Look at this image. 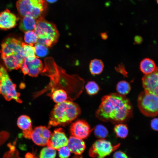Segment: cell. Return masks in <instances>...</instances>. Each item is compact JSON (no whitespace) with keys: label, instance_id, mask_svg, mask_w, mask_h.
<instances>
[{"label":"cell","instance_id":"1","mask_svg":"<svg viewBox=\"0 0 158 158\" xmlns=\"http://www.w3.org/2000/svg\"><path fill=\"white\" fill-rule=\"evenodd\" d=\"M133 112L131 104L125 95L112 93L102 97L95 115L102 121L116 124L128 121Z\"/></svg>","mask_w":158,"mask_h":158},{"label":"cell","instance_id":"2","mask_svg":"<svg viewBox=\"0 0 158 158\" xmlns=\"http://www.w3.org/2000/svg\"><path fill=\"white\" fill-rule=\"evenodd\" d=\"M80 113L79 106L71 101L67 100L57 103L50 114L49 126H65L75 119Z\"/></svg>","mask_w":158,"mask_h":158},{"label":"cell","instance_id":"3","mask_svg":"<svg viewBox=\"0 0 158 158\" xmlns=\"http://www.w3.org/2000/svg\"><path fill=\"white\" fill-rule=\"evenodd\" d=\"M38 37L37 43L51 47L57 42L59 34L56 25L43 17L38 19L34 30Z\"/></svg>","mask_w":158,"mask_h":158},{"label":"cell","instance_id":"4","mask_svg":"<svg viewBox=\"0 0 158 158\" xmlns=\"http://www.w3.org/2000/svg\"><path fill=\"white\" fill-rule=\"evenodd\" d=\"M16 6L20 17L29 16L37 20L43 17L47 8L45 0H18Z\"/></svg>","mask_w":158,"mask_h":158},{"label":"cell","instance_id":"5","mask_svg":"<svg viewBox=\"0 0 158 158\" xmlns=\"http://www.w3.org/2000/svg\"><path fill=\"white\" fill-rule=\"evenodd\" d=\"M138 106L140 112L144 116L154 117L158 115V95L144 91L139 95Z\"/></svg>","mask_w":158,"mask_h":158},{"label":"cell","instance_id":"6","mask_svg":"<svg viewBox=\"0 0 158 158\" xmlns=\"http://www.w3.org/2000/svg\"><path fill=\"white\" fill-rule=\"evenodd\" d=\"M0 93L7 101L15 100L21 103L22 101L20 98V94L16 89V85L10 79L4 68L0 65Z\"/></svg>","mask_w":158,"mask_h":158},{"label":"cell","instance_id":"7","mask_svg":"<svg viewBox=\"0 0 158 158\" xmlns=\"http://www.w3.org/2000/svg\"><path fill=\"white\" fill-rule=\"evenodd\" d=\"M119 146V144L113 146L109 141L104 139H99L95 142L90 149L89 154L94 158H104Z\"/></svg>","mask_w":158,"mask_h":158},{"label":"cell","instance_id":"8","mask_svg":"<svg viewBox=\"0 0 158 158\" xmlns=\"http://www.w3.org/2000/svg\"><path fill=\"white\" fill-rule=\"evenodd\" d=\"M20 68L24 75L36 77L42 72L43 67L41 61L36 56L24 59Z\"/></svg>","mask_w":158,"mask_h":158},{"label":"cell","instance_id":"9","mask_svg":"<svg viewBox=\"0 0 158 158\" xmlns=\"http://www.w3.org/2000/svg\"><path fill=\"white\" fill-rule=\"evenodd\" d=\"M93 129L87 122L82 119L77 120L73 123L70 129L72 136L82 139L87 138Z\"/></svg>","mask_w":158,"mask_h":158},{"label":"cell","instance_id":"10","mask_svg":"<svg viewBox=\"0 0 158 158\" xmlns=\"http://www.w3.org/2000/svg\"><path fill=\"white\" fill-rule=\"evenodd\" d=\"M68 139L63 129L61 128L55 129L51 134L47 145L55 150L67 145Z\"/></svg>","mask_w":158,"mask_h":158},{"label":"cell","instance_id":"11","mask_svg":"<svg viewBox=\"0 0 158 158\" xmlns=\"http://www.w3.org/2000/svg\"><path fill=\"white\" fill-rule=\"evenodd\" d=\"M142 81L145 92L158 95V66L153 72L145 75Z\"/></svg>","mask_w":158,"mask_h":158},{"label":"cell","instance_id":"12","mask_svg":"<svg viewBox=\"0 0 158 158\" xmlns=\"http://www.w3.org/2000/svg\"><path fill=\"white\" fill-rule=\"evenodd\" d=\"M22 42L13 37L7 38L1 45V56L20 53Z\"/></svg>","mask_w":158,"mask_h":158},{"label":"cell","instance_id":"13","mask_svg":"<svg viewBox=\"0 0 158 158\" xmlns=\"http://www.w3.org/2000/svg\"><path fill=\"white\" fill-rule=\"evenodd\" d=\"M51 134L50 131L46 126H40L33 129L30 139L37 145L44 146L47 145Z\"/></svg>","mask_w":158,"mask_h":158},{"label":"cell","instance_id":"14","mask_svg":"<svg viewBox=\"0 0 158 158\" xmlns=\"http://www.w3.org/2000/svg\"><path fill=\"white\" fill-rule=\"evenodd\" d=\"M18 19L16 16L6 9L0 13V29L6 30L14 27Z\"/></svg>","mask_w":158,"mask_h":158},{"label":"cell","instance_id":"15","mask_svg":"<svg viewBox=\"0 0 158 158\" xmlns=\"http://www.w3.org/2000/svg\"><path fill=\"white\" fill-rule=\"evenodd\" d=\"M67 145L71 152L77 155H81L86 147L83 139L73 136L69 137Z\"/></svg>","mask_w":158,"mask_h":158},{"label":"cell","instance_id":"16","mask_svg":"<svg viewBox=\"0 0 158 158\" xmlns=\"http://www.w3.org/2000/svg\"><path fill=\"white\" fill-rule=\"evenodd\" d=\"M1 57L6 66L10 70L20 68L24 60L20 53Z\"/></svg>","mask_w":158,"mask_h":158},{"label":"cell","instance_id":"17","mask_svg":"<svg viewBox=\"0 0 158 158\" xmlns=\"http://www.w3.org/2000/svg\"><path fill=\"white\" fill-rule=\"evenodd\" d=\"M37 20L29 16L20 17L19 23V29L22 31L26 32L34 30L35 28Z\"/></svg>","mask_w":158,"mask_h":158},{"label":"cell","instance_id":"18","mask_svg":"<svg viewBox=\"0 0 158 158\" xmlns=\"http://www.w3.org/2000/svg\"><path fill=\"white\" fill-rule=\"evenodd\" d=\"M156 67L154 61L148 58L143 59L141 61L140 65V71L145 75L153 72Z\"/></svg>","mask_w":158,"mask_h":158},{"label":"cell","instance_id":"19","mask_svg":"<svg viewBox=\"0 0 158 158\" xmlns=\"http://www.w3.org/2000/svg\"><path fill=\"white\" fill-rule=\"evenodd\" d=\"M103 62L100 59H94L92 60L89 64V70L93 75L99 74L102 72L104 68Z\"/></svg>","mask_w":158,"mask_h":158},{"label":"cell","instance_id":"20","mask_svg":"<svg viewBox=\"0 0 158 158\" xmlns=\"http://www.w3.org/2000/svg\"><path fill=\"white\" fill-rule=\"evenodd\" d=\"M54 101L56 103H61L67 100L68 95L66 92L63 89H57L50 95Z\"/></svg>","mask_w":158,"mask_h":158},{"label":"cell","instance_id":"21","mask_svg":"<svg viewBox=\"0 0 158 158\" xmlns=\"http://www.w3.org/2000/svg\"><path fill=\"white\" fill-rule=\"evenodd\" d=\"M20 55L24 59L36 56L33 44L22 42Z\"/></svg>","mask_w":158,"mask_h":158},{"label":"cell","instance_id":"22","mask_svg":"<svg viewBox=\"0 0 158 158\" xmlns=\"http://www.w3.org/2000/svg\"><path fill=\"white\" fill-rule=\"evenodd\" d=\"M18 127L23 131L33 129L32 121L30 117L26 115H22L18 118L17 122Z\"/></svg>","mask_w":158,"mask_h":158},{"label":"cell","instance_id":"23","mask_svg":"<svg viewBox=\"0 0 158 158\" xmlns=\"http://www.w3.org/2000/svg\"><path fill=\"white\" fill-rule=\"evenodd\" d=\"M114 131L116 137L121 138H125L128 134V128L126 124L120 123L116 124L114 128Z\"/></svg>","mask_w":158,"mask_h":158},{"label":"cell","instance_id":"24","mask_svg":"<svg viewBox=\"0 0 158 158\" xmlns=\"http://www.w3.org/2000/svg\"><path fill=\"white\" fill-rule=\"evenodd\" d=\"M116 90L118 94L123 95L128 94L131 90V86L129 83L125 80L118 82L116 86Z\"/></svg>","mask_w":158,"mask_h":158},{"label":"cell","instance_id":"25","mask_svg":"<svg viewBox=\"0 0 158 158\" xmlns=\"http://www.w3.org/2000/svg\"><path fill=\"white\" fill-rule=\"evenodd\" d=\"M94 134L97 138L104 139L108 134L106 128L102 124H98L94 128Z\"/></svg>","mask_w":158,"mask_h":158},{"label":"cell","instance_id":"26","mask_svg":"<svg viewBox=\"0 0 158 158\" xmlns=\"http://www.w3.org/2000/svg\"><path fill=\"white\" fill-rule=\"evenodd\" d=\"M85 88L87 93L91 95L97 94L100 89L98 84L93 81L88 82L86 85Z\"/></svg>","mask_w":158,"mask_h":158},{"label":"cell","instance_id":"27","mask_svg":"<svg viewBox=\"0 0 158 158\" xmlns=\"http://www.w3.org/2000/svg\"><path fill=\"white\" fill-rule=\"evenodd\" d=\"M56 155V150L49 147H45L41 150L40 158H55Z\"/></svg>","mask_w":158,"mask_h":158},{"label":"cell","instance_id":"28","mask_svg":"<svg viewBox=\"0 0 158 158\" xmlns=\"http://www.w3.org/2000/svg\"><path fill=\"white\" fill-rule=\"evenodd\" d=\"M24 40L28 44H33L37 42L38 37L34 30L25 32Z\"/></svg>","mask_w":158,"mask_h":158},{"label":"cell","instance_id":"29","mask_svg":"<svg viewBox=\"0 0 158 158\" xmlns=\"http://www.w3.org/2000/svg\"><path fill=\"white\" fill-rule=\"evenodd\" d=\"M34 48L35 54L38 56L42 57L45 56L48 52L46 46L37 43L35 44Z\"/></svg>","mask_w":158,"mask_h":158},{"label":"cell","instance_id":"30","mask_svg":"<svg viewBox=\"0 0 158 158\" xmlns=\"http://www.w3.org/2000/svg\"><path fill=\"white\" fill-rule=\"evenodd\" d=\"M60 158H68L70 155V151L68 146H64L58 150Z\"/></svg>","mask_w":158,"mask_h":158},{"label":"cell","instance_id":"31","mask_svg":"<svg viewBox=\"0 0 158 158\" xmlns=\"http://www.w3.org/2000/svg\"><path fill=\"white\" fill-rule=\"evenodd\" d=\"M115 70L119 73L124 77H128V72H127L124 66L122 63L119 64L117 66L115 67Z\"/></svg>","mask_w":158,"mask_h":158},{"label":"cell","instance_id":"32","mask_svg":"<svg viewBox=\"0 0 158 158\" xmlns=\"http://www.w3.org/2000/svg\"><path fill=\"white\" fill-rule=\"evenodd\" d=\"M113 157V158H128L124 152L120 151L116 152L114 153Z\"/></svg>","mask_w":158,"mask_h":158},{"label":"cell","instance_id":"33","mask_svg":"<svg viewBox=\"0 0 158 158\" xmlns=\"http://www.w3.org/2000/svg\"><path fill=\"white\" fill-rule=\"evenodd\" d=\"M151 126L152 129L158 131V118H154L151 121Z\"/></svg>","mask_w":158,"mask_h":158},{"label":"cell","instance_id":"34","mask_svg":"<svg viewBox=\"0 0 158 158\" xmlns=\"http://www.w3.org/2000/svg\"><path fill=\"white\" fill-rule=\"evenodd\" d=\"M134 41L136 43L139 44L141 42L142 38L140 36H137L135 37Z\"/></svg>","mask_w":158,"mask_h":158},{"label":"cell","instance_id":"35","mask_svg":"<svg viewBox=\"0 0 158 158\" xmlns=\"http://www.w3.org/2000/svg\"><path fill=\"white\" fill-rule=\"evenodd\" d=\"M101 37L102 39L106 40L108 38V35L106 33L103 32L101 34Z\"/></svg>","mask_w":158,"mask_h":158},{"label":"cell","instance_id":"36","mask_svg":"<svg viewBox=\"0 0 158 158\" xmlns=\"http://www.w3.org/2000/svg\"><path fill=\"white\" fill-rule=\"evenodd\" d=\"M73 158H83V157L81 155H75L73 157Z\"/></svg>","mask_w":158,"mask_h":158},{"label":"cell","instance_id":"37","mask_svg":"<svg viewBox=\"0 0 158 158\" xmlns=\"http://www.w3.org/2000/svg\"><path fill=\"white\" fill-rule=\"evenodd\" d=\"M48 2L50 3H53L56 2L57 0H46Z\"/></svg>","mask_w":158,"mask_h":158},{"label":"cell","instance_id":"38","mask_svg":"<svg viewBox=\"0 0 158 158\" xmlns=\"http://www.w3.org/2000/svg\"><path fill=\"white\" fill-rule=\"evenodd\" d=\"M155 0L156 1L157 4H158V0Z\"/></svg>","mask_w":158,"mask_h":158},{"label":"cell","instance_id":"39","mask_svg":"<svg viewBox=\"0 0 158 158\" xmlns=\"http://www.w3.org/2000/svg\"></svg>","mask_w":158,"mask_h":158}]
</instances>
